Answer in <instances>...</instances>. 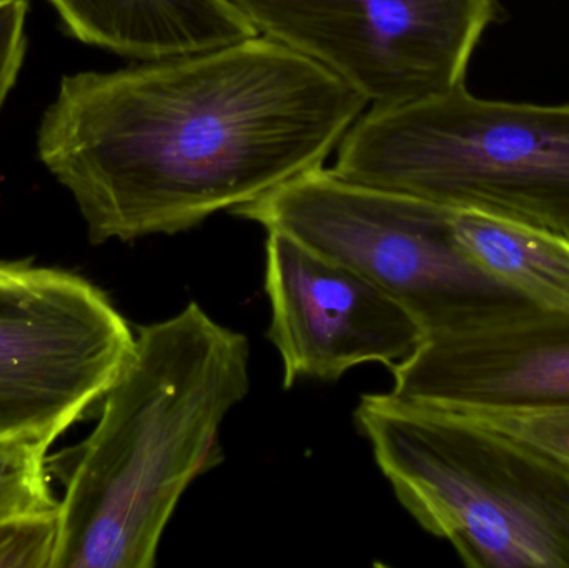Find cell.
<instances>
[{"label":"cell","mask_w":569,"mask_h":568,"mask_svg":"<svg viewBox=\"0 0 569 568\" xmlns=\"http://www.w3.org/2000/svg\"><path fill=\"white\" fill-rule=\"evenodd\" d=\"M63 29L127 59L203 52L259 36L227 0H47Z\"/></svg>","instance_id":"30bf717a"},{"label":"cell","mask_w":569,"mask_h":568,"mask_svg":"<svg viewBox=\"0 0 569 568\" xmlns=\"http://www.w3.org/2000/svg\"><path fill=\"white\" fill-rule=\"evenodd\" d=\"M136 333L89 280L0 262V439L56 442L102 403Z\"/></svg>","instance_id":"8992f818"},{"label":"cell","mask_w":569,"mask_h":568,"mask_svg":"<svg viewBox=\"0 0 569 568\" xmlns=\"http://www.w3.org/2000/svg\"><path fill=\"white\" fill-rule=\"evenodd\" d=\"M57 516L0 526V567L52 566Z\"/></svg>","instance_id":"5bb4252c"},{"label":"cell","mask_w":569,"mask_h":568,"mask_svg":"<svg viewBox=\"0 0 569 568\" xmlns=\"http://www.w3.org/2000/svg\"><path fill=\"white\" fill-rule=\"evenodd\" d=\"M465 256L531 306L569 312V239L517 220L453 209Z\"/></svg>","instance_id":"8fae6325"},{"label":"cell","mask_w":569,"mask_h":568,"mask_svg":"<svg viewBox=\"0 0 569 568\" xmlns=\"http://www.w3.org/2000/svg\"><path fill=\"white\" fill-rule=\"evenodd\" d=\"M390 392L418 406L480 417L569 410V312L523 303L427 337L390 369Z\"/></svg>","instance_id":"9c48e42d"},{"label":"cell","mask_w":569,"mask_h":568,"mask_svg":"<svg viewBox=\"0 0 569 568\" xmlns=\"http://www.w3.org/2000/svg\"><path fill=\"white\" fill-rule=\"evenodd\" d=\"M27 16L29 0H0V109L26 60Z\"/></svg>","instance_id":"9a60e30c"},{"label":"cell","mask_w":569,"mask_h":568,"mask_svg":"<svg viewBox=\"0 0 569 568\" xmlns=\"http://www.w3.org/2000/svg\"><path fill=\"white\" fill-rule=\"evenodd\" d=\"M232 216L357 270L415 317L425 339L528 303L465 256L453 236V209L358 186L325 167Z\"/></svg>","instance_id":"5b68a950"},{"label":"cell","mask_w":569,"mask_h":568,"mask_svg":"<svg viewBox=\"0 0 569 568\" xmlns=\"http://www.w3.org/2000/svg\"><path fill=\"white\" fill-rule=\"evenodd\" d=\"M49 440L0 439V526L59 514L47 472Z\"/></svg>","instance_id":"7c38bea8"},{"label":"cell","mask_w":569,"mask_h":568,"mask_svg":"<svg viewBox=\"0 0 569 568\" xmlns=\"http://www.w3.org/2000/svg\"><path fill=\"white\" fill-rule=\"evenodd\" d=\"M249 390V339L199 303L140 327L69 459L50 568L156 566L183 494L223 462L220 430Z\"/></svg>","instance_id":"7a4b0ae2"},{"label":"cell","mask_w":569,"mask_h":568,"mask_svg":"<svg viewBox=\"0 0 569 568\" xmlns=\"http://www.w3.org/2000/svg\"><path fill=\"white\" fill-rule=\"evenodd\" d=\"M468 417V416H463ZM475 422L525 440L569 466V410L468 417Z\"/></svg>","instance_id":"4fadbf2b"},{"label":"cell","mask_w":569,"mask_h":568,"mask_svg":"<svg viewBox=\"0 0 569 568\" xmlns=\"http://www.w3.org/2000/svg\"><path fill=\"white\" fill-rule=\"evenodd\" d=\"M266 293L283 389L337 382L363 363L391 369L425 340L415 317L377 283L280 230H267Z\"/></svg>","instance_id":"ba28073f"},{"label":"cell","mask_w":569,"mask_h":568,"mask_svg":"<svg viewBox=\"0 0 569 568\" xmlns=\"http://www.w3.org/2000/svg\"><path fill=\"white\" fill-rule=\"evenodd\" d=\"M260 36L315 60L368 106L465 83L497 0H227Z\"/></svg>","instance_id":"52a82bcc"},{"label":"cell","mask_w":569,"mask_h":568,"mask_svg":"<svg viewBox=\"0 0 569 568\" xmlns=\"http://www.w3.org/2000/svg\"><path fill=\"white\" fill-rule=\"evenodd\" d=\"M367 99L266 36L66 76L40 119L43 166L90 242L196 229L323 167Z\"/></svg>","instance_id":"6da1fadb"},{"label":"cell","mask_w":569,"mask_h":568,"mask_svg":"<svg viewBox=\"0 0 569 568\" xmlns=\"http://www.w3.org/2000/svg\"><path fill=\"white\" fill-rule=\"evenodd\" d=\"M338 177L569 239V103L501 102L467 83L371 106L338 146Z\"/></svg>","instance_id":"277c9868"},{"label":"cell","mask_w":569,"mask_h":568,"mask_svg":"<svg viewBox=\"0 0 569 568\" xmlns=\"http://www.w3.org/2000/svg\"><path fill=\"white\" fill-rule=\"evenodd\" d=\"M400 506L473 568H569V466L468 417L391 392L353 412Z\"/></svg>","instance_id":"3957f363"}]
</instances>
